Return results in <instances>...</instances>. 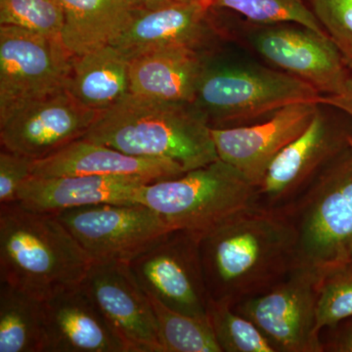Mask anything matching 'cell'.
Here are the masks:
<instances>
[{
	"instance_id": "30",
	"label": "cell",
	"mask_w": 352,
	"mask_h": 352,
	"mask_svg": "<svg viewBox=\"0 0 352 352\" xmlns=\"http://www.w3.org/2000/svg\"><path fill=\"white\" fill-rule=\"evenodd\" d=\"M34 160L2 149L0 152V204L17 203L18 191L32 175Z\"/></svg>"
},
{
	"instance_id": "34",
	"label": "cell",
	"mask_w": 352,
	"mask_h": 352,
	"mask_svg": "<svg viewBox=\"0 0 352 352\" xmlns=\"http://www.w3.org/2000/svg\"><path fill=\"white\" fill-rule=\"evenodd\" d=\"M175 1H206V0H175Z\"/></svg>"
},
{
	"instance_id": "10",
	"label": "cell",
	"mask_w": 352,
	"mask_h": 352,
	"mask_svg": "<svg viewBox=\"0 0 352 352\" xmlns=\"http://www.w3.org/2000/svg\"><path fill=\"white\" fill-rule=\"evenodd\" d=\"M199 235L171 230L129 263L146 293L176 311L208 318L210 298L201 266Z\"/></svg>"
},
{
	"instance_id": "31",
	"label": "cell",
	"mask_w": 352,
	"mask_h": 352,
	"mask_svg": "<svg viewBox=\"0 0 352 352\" xmlns=\"http://www.w3.org/2000/svg\"><path fill=\"white\" fill-rule=\"evenodd\" d=\"M321 332L327 333L320 335L324 352H352V317Z\"/></svg>"
},
{
	"instance_id": "20",
	"label": "cell",
	"mask_w": 352,
	"mask_h": 352,
	"mask_svg": "<svg viewBox=\"0 0 352 352\" xmlns=\"http://www.w3.org/2000/svg\"><path fill=\"white\" fill-rule=\"evenodd\" d=\"M210 56L186 48H164L131 58V94L155 100L193 103Z\"/></svg>"
},
{
	"instance_id": "35",
	"label": "cell",
	"mask_w": 352,
	"mask_h": 352,
	"mask_svg": "<svg viewBox=\"0 0 352 352\" xmlns=\"http://www.w3.org/2000/svg\"><path fill=\"white\" fill-rule=\"evenodd\" d=\"M349 263L351 264V265H352V251L351 252V254H349V263Z\"/></svg>"
},
{
	"instance_id": "5",
	"label": "cell",
	"mask_w": 352,
	"mask_h": 352,
	"mask_svg": "<svg viewBox=\"0 0 352 352\" xmlns=\"http://www.w3.org/2000/svg\"><path fill=\"white\" fill-rule=\"evenodd\" d=\"M254 186L219 159L177 177L143 185L139 204L152 208L170 230L201 234L251 208Z\"/></svg>"
},
{
	"instance_id": "8",
	"label": "cell",
	"mask_w": 352,
	"mask_h": 352,
	"mask_svg": "<svg viewBox=\"0 0 352 352\" xmlns=\"http://www.w3.org/2000/svg\"><path fill=\"white\" fill-rule=\"evenodd\" d=\"M325 273L296 264L274 286L241 300L233 309L254 322L276 352H324L316 307Z\"/></svg>"
},
{
	"instance_id": "19",
	"label": "cell",
	"mask_w": 352,
	"mask_h": 352,
	"mask_svg": "<svg viewBox=\"0 0 352 352\" xmlns=\"http://www.w3.org/2000/svg\"><path fill=\"white\" fill-rule=\"evenodd\" d=\"M145 184L131 177L31 175L21 185L17 203L50 214L98 204H139Z\"/></svg>"
},
{
	"instance_id": "15",
	"label": "cell",
	"mask_w": 352,
	"mask_h": 352,
	"mask_svg": "<svg viewBox=\"0 0 352 352\" xmlns=\"http://www.w3.org/2000/svg\"><path fill=\"white\" fill-rule=\"evenodd\" d=\"M206 1H173L138 10L111 45L131 58L164 48H186L212 55L222 32Z\"/></svg>"
},
{
	"instance_id": "14",
	"label": "cell",
	"mask_w": 352,
	"mask_h": 352,
	"mask_svg": "<svg viewBox=\"0 0 352 352\" xmlns=\"http://www.w3.org/2000/svg\"><path fill=\"white\" fill-rule=\"evenodd\" d=\"M82 286L126 352H164L149 296L129 263L95 261Z\"/></svg>"
},
{
	"instance_id": "13",
	"label": "cell",
	"mask_w": 352,
	"mask_h": 352,
	"mask_svg": "<svg viewBox=\"0 0 352 352\" xmlns=\"http://www.w3.org/2000/svg\"><path fill=\"white\" fill-rule=\"evenodd\" d=\"M98 112L68 90L30 102L0 118L2 149L41 160L82 139Z\"/></svg>"
},
{
	"instance_id": "4",
	"label": "cell",
	"mask_w": 352,
	"mask_h": 352,
	"mask_svg": "<svg viewBox=\"0 0 352 352\" xmlns=\"http://www.w3.org/2000/svg\"><path fill=\"white\" fill-rule=\"evenodd\" d=\"M309 83L282 71L217 64L208 58L193 104L212 129L245 126L267 119L293 104H320Z\"/></svg>"
},
{
	"instance_id": "2",
	"label": "cell",
	"mask_w": 352,
	"mask_h": 352,
	"mask_svg": "<svg viewBox=\"0 0 352 352\" xmlns=\"http://www.w3.org/2000/svg\"><path fill=\"white\" fill-rule=\"evenodd\" d=\"M82 138L131 156L175 162L186 171L219 160L212 127L193 103L129 94L99 113Z\"/></svg>"
},
{
	"instance_id": "3",
	"label": "cell",
	"mask_w": 352,
	"mask_h": 352,
	"mask_svg": "<svg viewBox=\"0 0 352 352\" xmlns=\"http://www.w3.org/2000/svg\"><path fill=\"white\" fill-rule=\"evenodd\" d=\"M92 263L56 214L0 207V283L45 300L80 286Z\"/></svg>"
},
{
	"instance_id": "12",
	"label": "cell",
	"mask_w": 352,
	"mask_h": 352,
	"mask_svg": "<svg viewBox=\"0 0 352 352\" xmlns=\"http://www.w3.org/2000/svg\"><path fill=\"white\" fill-rule=\"evenodd\" d=\"M247 39L268 63L309 83L322 95L340 94L351 75L327 34L302 25H261L247 32Z\"/></svg>"
},
{
	"instance_id": "17",
	"label": "cell",
	"mask_w": 352,
	"mask_h": 352,
	"mask_svg": "<svg viewBox=\"0 0 352 352\" xmlns=\"http://www.w3.org/2000/svg\"><path fill=\"white\" fill-rule=\"evenodd\" d=\"M185 173L175 162L131 156L82 138L50 156L34 161L32 175L131 177L152 183Z\"/></svg>"
},
{
	"instance_id": "18",
	"label": "cell",
	"mask_w": 352,
	"mask_h": 352,
	"mask_svg": "<svg viewBox=\"0 0 352 352\" xmlns=\"http://www.w3.org/2000/svg\"><path fill=\"white\" fill-rule=\"evenodd\" d=\"M45 352H126L82 285L43 300Z\"/></svg>"
},
{
	"instance_id": "29",
	"label": "cell",
	"mask_w": 352,
	"mask_h": 352,
	"mask_svg": "<svg viewBox=\"0 0 352 352\" xmlns=\"http://www.w3.org/2000/svg\"><path fill=\"white\" fill-rule=\"evenodd\" d=\"M311 10L352 72V0H311Z\"/></svg>"
},
{
	"instance_id": "9",
	"label": "cell",
	"mask_w": 352,
	"mask_h": 352,
	"mask_svg": "<svg viewBox=\"0 0 352 352\" xmlns=\"http://www.w3.org/2000/svg\"><path fill=\"white\" fill-rule=\"evenodd\" d=\"M73 59L61 38L0 25V118L66 90Z\"/></svg>"
},
{
	"instance_id": "33",
	"label": "cell",
	"mask_w": 352,
	"mask_h": 352,
	"mask_svg": "<svg viewBox=\"0 0 352 352\" xmlns=\"http://www.w3.org/2000/svg\"><path fill=\"white\" fill-rule=\"evenodd\" d=\"M129 1L139 10H146V9H154L166 6L175 0H129Z\"/></svg>"
},
{
	"instance_id": "23",
	"label": "cell",
	"mask_w": 352,
	"mask_h": 352,
	"mask_svg": "<svg viewBox=\"0 0 352 352\" xmlns=\"http://www.w3.org/2000/svg\"><path fill=\"white\" fill-rule=\"evenodd\" d=\"M43 300L0 283V352H45Z\"/></svg>"
},
{
	"instance_id": "24",
	"label": "cell",
	"mask_w": 352,
	"mask_h": 352,
	"mask_svg": "<svg viewBox=\"0 0 352 352\" xmlns=\"http://www.w3.org/2000/svg\"><path fill=\"white\" fill-rule=\"evenodd\" d=\"M147 295L164 352H221L208 318L176 311Z\"/></svg>"
},
{
	"instance_id": "1",
	"label": "cell",
	"mask_w": 352,
	"mask_h": 352,
	"mask_svg": "<svg viewBox=\"0 0 352 352\" xmlns=\"http://www.w3.org/2000/svg\"><path fill=\"white\" fill-rule=\"evenodd\" d=\"M298 234L283 214L248 208L199 235L210 302L232 305L274 286L295 267Z\"/></svg>"
},
{
	"instance_id": "32",
	"label": "cell",
	"mask_w": 352,
	"mask_h": 352,
	"mask_svg": "<svg viewBox=\"0 0 352 352\" xmlns=\"http://www.w3.org/2000/svg\"><path fill=\"white\" fill-rule=\"evenodd\" d=\"M320 104L346 113L352 120V72L344 89L339 94L322 95Z\"/></svg>"
},
{
	"instance_id": "25",
	"label": "cell",
	"mask_w": 352,
	"mask_h": 352,
	"mask_svg": "<svg viewBox=\"0 0 352 352\" xmlns=\"http://www.w3.org/2000/svg\"><path fill=\"white\" fill-rule=\"evenodd\" d=\"M210 8H226L258 25L296 24L327 34L303 0H206ZM328 36V34H327Z\"/></svg>"
},
{
	"instance_id": "28",
	"label": "cell",
	"mask_w": 352,
	"mask_h": 352,
	"mask_svg": "<svg viewBox=\"0 0 352 352\" xmlns=\"http://www.w3.org/2000/svg\"><path fill=\"white\" fill-rule=\"evenodd\" d=\"M352 317V265L349 263L327 271L319 286L316 307V331L332 328Z\"/></svg>"
},
{
	"instance_id": "6",
	"label": "cell",
	"mask_w": 352,
	"mask_h": 352,
	"mask_svg": "<svg viewBox=\"0 0 352 352\" xmlns=\"http://www.w3.org/2000/svg\"><path fill=\"white\" fill-rule=\"evenodd\" d=\"M298 234L296 264L327 271L352 251V147L338 157L286 215Z\"/></svg>"
},
{
	"instance_id": "22",
	"label": "cell",
	"mask_w": 352,
	"mask_h": 352,
	"mask_svg": "<svg viewBox=\"0 0 352 352\" xmlns=\"http://www.w3.org/2000/svg\"><path fill=\"white\" fill-rule=\"evenodd\" d=\"M65 24L62 43L74 55L110 45L139 9L129 0H60Z\"/></svg>"
},
{
	"instance_id": "16",
	"label": "cell",
	"mask_w": 352,
	"mask_h": 352,
	"mask_svg": "<svg viewBox=\"0 0 352 352\" xmlns=\"http://www.w3.org/2000/svg\"><path fill=\"white\" fill-rule=\"evenodd\" d=\"M318 105L293 104L254 124L212 129L219 159L256 187L277 155L305 131Z\"/></svg>"
},
{
	"instance_id": "11",
	"label": "cell",
	"mask_w": 352,
	"mask_h": 352,
	"mask_svg": "<svg viewBox=\"0 0 352 352\" xmlns=\"http://www.w3.org/2000/svg\"><path fill=\"white\" fill-rule=\"evenodd\" d=\"M95 261L131 259L170 229L142 204H98L54 214Z\"/></svg>"
},
{
	"instance_id": "27",
	"label": "cell",
	"mask_w": 352,
	"mask_h": 352,
	"mask_svg": "<svg viewBox=\"0 0 352 352\" xmlns=\"http://www.w3.org/2000/svg\"><path fill=\"white\" fill-rule=\"evenodd\" d=\"M64 24L60 0H0V25H15L48 38H61Z\"/></svg>"
},
{
	"instance_id": "7",
	"label": "cell",
	"mask_w": 352,
	"mask_h": 352,
	"mask_svg": "<svg viewBox=\"0 0 352 352\" xmlns=\"http://www.w3.org/2000/svg\"><path fill=\"white\" fill-rule=\"evenodd\" d=\"M352 147V131L317 106L311 122L282 150L254 187L252 208L287 215L331 164Z\"/></svg>"
},
{
	"instance_id": "21",
	"label": "cell",
	"mask_w": 352,
	"mask_h": 352,
	"mask_svg": "<svg viewBox=\"0 0 352 352\" xmlns=\"http://www.w3.org/2000/svg\"><path fill=\"white\" fill-rule=\"evenodd\" d=\"M67 90L85 107L108 110L131 94L129 59L111 44L74 56Z\"/></svg>"
},
{
	"instance_id": "26",
	"label": "cell",
	"mask_w": 352,
	"mask_h": 352,
	"mask_svg": "<svg viewBox=\"0 0 352 352\" xmlns=\"http://www.w3.org/2000/svg\"><path fill=\"white\" fill-rule=\"evenodd\" d=\"M208 317L221 352H276L258 326L230 305L210 302Z\"/></svg>"
}]
</instances>
